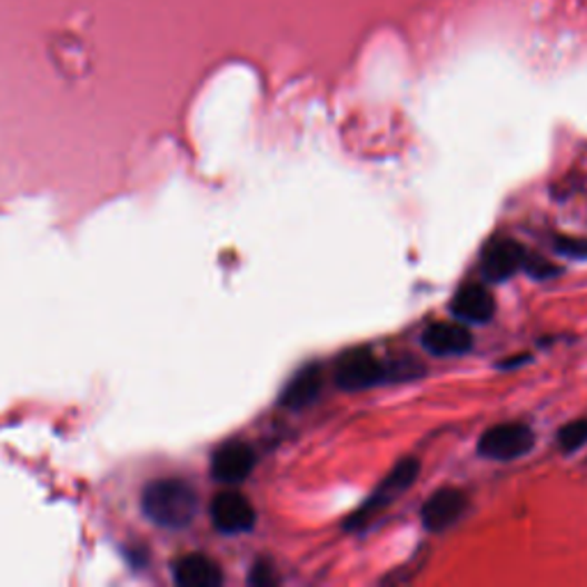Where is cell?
I'll list each match as a JSON object with an SVG mask.
<instances>
[{"instance_id":"obj_7","label":"cell","mask_w":587,"mask_h":587,"mask_svg":"<svg viewBox=\"0 0 587 587\" xmlns=\"http://www.w3.org/2000/svg\"><path fill=\"white\" fill-rule=\"evenodd\" d=\"M526 250L511 239H496L491 241L482 252V276L489 282H503L509 280L524 267Z\"/></svg>"},{"instance_id":"obj_1","label":"cell","mask_w":587,"mask_h":587,"mask_svg":"<svg viewBox=\"0 0 587 587\" xmlns=\"http://www.w3.org/2000/svg\"><path fill=\"white\" fill-rule=\"evenodd\" d=\"M142 514L161 528H187L198 514V494L177 477L155 480L142 491Z\"/></svg>"},{"instance_id":"obj_6","label":"cell","mask_w":587,"mask_h":587,"mask_svg":"<svg viewBox=\"0 0 587 587\" xmlns=\"http://www.w3.org/2000/svg\"><path fill=\"white\" fill-rule=\"evenodd\" d=\"M466 494L459 489H440L436 491L425 505H422V526L429 533H444L450 526H455L466 511Z\"/></svg>"},{"instance_id":"obj_11","label":"cell","mask_w":587,"mask_h":587,"mask_svg":"<svg viewBox=\"0 0 587 587\" xmlns=\"http://www.w3.org/2000/svg\"><path fill=\"white\" fill-rule=\"evenodd\" d=\"M175 583L181 587H220L223 571L207 556H187L172 567Z\"/></svg>"},{"instance_id":"obj_2","label":"cell","mask_w":587,"mask_h":587,"mask_svg":"<svg viewBox=\"0 0 587 587\" xmlns=\"http://www.w3.org/2000/svg\"><path fill=\"white\" fill-rule=\"evenodd\" d=\"M418 475H420V461L409 457V459H404L399 461L388 475H386V480L379 485V489L370 496V500H367L360 509H356L351 514V519L345 524L349 530H356V528H362L367 521L375 519L377 514L388 507L390 503H395L404 491H407L409 487L416 485L418 480Z\"/></svg>"},{"instance_id":"obj_3","label":"cell","mask_w":587,"mask_h":587,"mask_svg":"<svg viewBox=\"0 0 587 587\" xmlns=\"http://www.w3.org/2000/svg\"><path fill=\"white\" fill-rule=\"evenodd\" d=\"M535 446V434L530 427L511 422V425H498L487 429L480 436V444H477V452L487 459L496 461H511L528 455Z\"/></svg>"},{"instance_id":"obj_8","label":"cell","mask_w":587,"mask_h":587,"mask_svg":"<svg viewBox=\"0 0 587 587\" xmlns=\"http://www.w3.org/2000/svg\"><path fill=\"white\" fill-rule=\"evenodd\" d=\"M255 452L246 444H228L218 448L211 457L213 480L223 485H239L255 468Z\"/></svg>"},{"instance_id":"obj_13","label":"cell","mask_w":587,"mask_h":587,"mask_svg":"<svg viewBox=\"0 0 587 587\" xmlns=\"http://www.w3.org/2000/svg\"><path fill=\"white\" fill-rule=\"evenodd\" d=\"M558 444L567 455L587 446V420H574L565 425L558 434Z\"/></svg>"},{"instance_id":"obj_5","label":"cell","mask_w":587,"mask_h":587,"mask_svg":"<svg viewBox=\"0 0 587 587\" xmlns=\"http://www.w3.org/2000/svg\"><path fill=\"white\" fill-rule=\"evenodd\" d=\"M211 524L223 535H241L255 526V507L239 491H223L211 500Z\"/></svg>"},{"instance_id":"obj_4","label":"cell","mask_w":587,"mask_h":587,"mask_svg":"<svg viewBox=\"0 0 587 587\" xmlns=\"http://www.w3.org/2000/svg\"><path fill=\"white\" fill-rule=\"evenodd\" d=\"M336 381L342 390H365L388 381V362H381L367 349H356L338 360Z\"/></svg>"},{"instance_id":"obj_9","label":"cell","mask_w":587,"mask_h":587,"mask_svg":"<svg viewBox=\"0 0 587 587\" xmlns=\"http://www.w3.org/2000/svg\"><path fill=\"white\" fill-rule=\"evenodd\" d=\"M450 308L452 315L466 324H485L496 312V299L485 285L468 282L457 289Z\"/></svg>"},{"instance_id":"obj_14","label":"cell","mask_w":587,"mask_h":587,"mask_svg":"<svg viewBox=\"0 0 587 587\" xmlns=\"http://www.w3.org/2000/svg\"><path fill=\"white\" fill-rule=\"evenodd\" d=\"M554 246L565 257H571V260H587V239L583 237H558Z\"/></svg>"},{"instance_id":"obj_15","label":"cell","mask_w":587,"mask_h":587,"mask_svg":"<svg viewBox=\"0 0 587 587\" xmlns=\"http://www.w3.org/2000/svg\"><path fill=\"white\" fill-rule=\"evenodd\" d=\"M524 269L533 276V278H556L560 273V269L554 265L544 260V257H537V255H530V257H524Z\"/></svg>"},{"instance_id":"obj_12","label":"cell","mask_w":587,"mask_h":587,"mask_svg":"<svg viewBox=\"0 0 587 587\" xmlns=\"http://www.w3.org/2000/svg\"><path fill=\"white\" fill-rule=\"evenodd\" d=\"M321 386H324L321 370L317 365H310L287 384V388L280 395V404L285 409H294V411L306 409L319 397Z\"/></svg>"},{"instance_id":"obj_10","label":"cell","mask_w":587,"mask_h":587,"mask_svg":"<svg viewBox=\"0 0 587 587\" xmlns=\"http://www.w3.org/2000/svg\"><path fill=\"white\" fill-rule=\"evenodd\" d=\"M422 347L434 356H461L472 347L470 330L461 324L438 321L425 328Z\"/></svg>"},{"instance_id":"obj_16","label":"cell","mask_w":587,"mask_h":587,"mask_svg":"<svg viewBox=\"0 0 587 587\" xmlns=\"http://www.w3.org/2000/svg\"><path fill=\"white\" fill-rule=\"evenodd\" d=\"M248 580L250 585H257V587H273L278 583V576L269 563H255Z\"/></svg>"}]
</instances>
